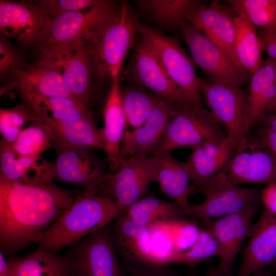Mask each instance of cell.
Here are the masks:
<instances>
[{"label": "cell", "mask_w": 276, "mask_h": 276, "mask_svg": "<svg viewBox=\"0 0 276 276\" xmlns=\"http://www.w3.org/2000/svg\"><path fill=\"white\" fill-rule=\"evenodd\" d=\"M168 265L130 269V276H176Z\"/></svg>", "instance_id": "cell-44"}, {"label": "cell", "mask_w": 276, "mask_h": 276, "mask_svg": "<svg viewBox=\"0 0 276 276\" xmlns=\"http://www.w3.org/2000/svg\"><path fill=\"white\" fill-rule=\"evenodd\" d=\"M251 276H271V275L268 271L262 268L255 272Z\"/></svg>", "instance_id": "cell-49"}, {"label": "cell", "mask_w": 276, "mask_h": 276, "mask_svg": "<svg viewBox=\"0 0 276 276\" xmlns=\"http://www.w3.org/2000/svg\"><path fill=\"white\" fill-rule=\"evenodd\" d=\"M181 32L192 60L206 79L216 84L241 87L248 82L251 75L237 65L196 26L185 21L181 24Z\"/></svg>", "instance_id": "cell-8"}, {"label": "cell", "mask_w": 276, "mask_h": 276, "mask_svg": "<svg viewBox=\"0 0 276 276\" xmlns=\"http://www.w3.org/2000/svg\"><path fill=\"white\" fill-rule=\"evenodd\" d=\"M39 51V62L56 68L74 97L89 108L94 98V75L86 40L54 45Z\"/></svg>", "instance_id": "cell-9"}, {"label": "cell", "mask_w": 276, "mask_h": 276, "mask_svg": "<svg viewBox=\"0 0 276 276\" xmlns=\"http://www.w3.org/2000/svg\"><path fill=\"white\" fill-rule=\"evenodd\" d=\"M238 145L229 138L208 141L192 148L186 162L195 193L223 171L237 150Z\"/></svg>", "instance_id": "cell-21"}, {"label": "cell", "mask_w": 276, "mask_h": 276, "mask_svg": "<svg viewBox=\"0 0 276 276\" xmlns=\"http://www.w3.org/2000/svg\"><path fill=\"white\" fill-rule=\"evenodd\" d=\"M120 4L101 0L90 8L67 12L52 18L39 35V50L86 39L117 13Z\"/></svg>", "instance_id": "cell-7"}, {"label": "cell", "mask_w": 276, "mask_h": 276, "mask_svg": "<svg viewBox=\"0 0 276 276\" xmlns=\"http://www.w3.org/2000/svg\"><path fill=\"white\" fill-rule=\"evenodd\" d=\"M152 227L158 228L168 236L173 247V252L183 251L192 247L196 242L201 229L195 223L187 219L158 224Z\"/></svg>", "instance_id": "cell-39"}, {"label": "cell", "mask_w": 276, "mask_h": 276, "mask_svg": "<svg viewBox=\"0 0 276 276\" xmlns=\"http://www.w3.org/2000/svg\"><path fill=\"white\" fill-rule=\"evenodd\" d=\"M121 213L108 197L83 189L35 244L38 248L59 254L67 246L111 223Z\"/></svg>", "instance_id": "cell-2"}, {"label": "cell", "mask_w": 276, "mask_h": 276, "mask_svg": "<svg viewBox=\"0 0 276 276\" xmlns=\"http://www.w3.org/2000/svg\"><path fill=\"white\" fill-rule=\"evenodd\" d=\"M9 261L13 276H72L68 262L62 255L40 248Z\"/></svg>", "instance_id": "cell-31"}, {"label": "cell", "mask_w": 276, "mask_h": 276, "mask_svg": "<svg viewBox=\"0 0 276 276\" xmlns=\"http://www.w3.org/2000/svg\"><path fill=\"white\" fill-rule=\"evenodd\" d=\"M258 128L255 135L276 158V133L268 128L257 125Z\"/></svg>", "instance_id": "cell-45"}, {"label": "cell", "mask_w": 276, "mask_h": 276, "mask_svg": "<svg viewBox=\"0 0 276 276\" xmlns=\"http://www.w3.org/2000/svg\"><path fill=\"white\" fill-rule=\"evenodd\" d=\"M111 223L63 249L72 276H124L112 241Z\"/></svg>", "instance_id": "cell-6"}, {"label": "cell", "mask_w": 276, "mask_h": 276, "mask_svg": "<svg viewBox=\"0 0 276 276\" xmlns=\"http://www.w3.org/2000/svg\"><path fill=\"white\" fill-rule=\"evenodd\" d=\"M7 80L5 88H16L24 102L41 97L76 99L59 72L39 61L27 69L13 70Z\"/></svg>", "instance_id": "cell-20"}, {"label": "cell", "mask_w": 276, "mask_h": 276, "mask_svg": "<svg viewBox=\"0 0 276 276\" xmlns=\"http://www.w3.org/2000/svg\"><path fill=\"white\" fill-rule=\"evenodd\" d=\"M101 0H40L37 4L51 18L62 14L93 7Z\"/></svg>", "instance_id": "cell-41"}, {"label": "cell", "mask_w": 276, "mask_h": 276, "mask_svg": "<svg viewBox=\"0 0 276 276\" xmlns=\"http://www.w3.org/2000/svg\"><path fill=\"white\" fill-rule=\"evenodd\" d=\"M111 234L119 259L130 269L159 266L154 256L149 228L134 223L122 212L111 223Z\"/></svg>", "instance_id": "cell-18"}, {"label": "cell", "mask_w": 276, "mask_h": 276, "mask_svg": "<svg viewBox=\"0 0 276 276\" xmlns=\"http://www.w3.org/2000/svg\"><path fill=\"white\" fill-rule=\"evenodd\" d=\"M1 34L0 37V78L7 80L11 72L15 69H27L32 64L28 63L14 46Z\"/></svg>", "instance_id": "cell-40"}, {"label": "cell", "mask_w": 276, "mask_h": 276, "mask_svg": "<svg viewBox=\"0 0 276 276\" xmlns=\"http://www.w3.org/2000/svg\"><path fill=\"white\" fill-rule=\"evenodd\" d=\"M276 98V61L267 59L251 75L245 110L244 134L247 136L267 113Z\"/></svg>", "instance_id": "cell-26"}, {"label": "cell", "mask_w": 276, "mask_h": 276, "mask_svg": "<svg viewBox=\"0 0 276 276\" xmlns=\"http://www.w3.org/2000/svg\"><path fill=\"white\" fill-rule=\"evenodd\" d=\"M139 35L152 53L188 103L204 107L197 85L195 65L178 40L147 25L140 24Z\"/></svg>", "instance_id": "cell-4"}, {"label": "cell", "mask_w": 276, "mask_h": 276, "mask_svg": "<svg viewBox=\"0 0 276 276\" xmlns=\"http://www.w3.org/2000/svg\"><path fill=\"white\" fill-rule=\"evenodd\" d=\"M24 103L35 114L36 122L37 118L40 117H45L59 121L82 119L95 121L91 110L75 98L41 97Z\"/></svg>", "instance_id": "cell-33"}, {"label": "cell", "mask_w": 276, "mask_h": 276, "mask_svg": "<svg viewBox=\"0 0 276 276\" xmlns=\"http://www.w3.org/2000/svg\"><path fill=\"white\" fill-rule=\"evenodd\" d=\"M274 266H275V271H276V261L274 262Z\"/></svg>", "instance_id": "cell-51"}, {"label": "cell", "mask_w": 276, "mask_h": 276, "mask_svg": "<svg viewBox=\"0 0 276 276\" xmlns=\"http://www.w3.org/2000/svg\"><path fill=\"white\" fill-rule=\"evenodd\" d=\"M205 276H224L218 269L217 265H210Z\"/></svg>", "instance_id": "cell-48"}, {"label": "cell", "mask_w": 276, "mask_h": 276, "mask_svg": "<svg viewBox=\"0 0 276 276\" xmlns=\"http://www.w3.org/2000/svg\"><path fill=\"white\" fill-rule=\"evenodd\" d=\"M37 122L49 129L52 138V146L85 147L104 152L103 129L99 128L94 120L59 121L40 117L37 118Z\"/></svg>", "instance_id": "cell-28"}, {"label": "cell", "mask_w": 276, "mask_h": 276, "mask_svg": "<svg viewBox=\"0 0 276 276\" xmlns=\"http://www.w3.org/2000/svg\"><path fill=\"white\" fill-rule=\"evenodd\" d=\"M196 0H138L137 8L152 21L170 31H181V24L198 4Z\"/></svg>", "instance_id": "cell-30"}, {"label": "cell", "mask_w": 276, "mask_h": 276, "mask_svg": "<svg viewBox=\"0 0 276 276\" xmlns=\"http://www.w3.org/2000/svg\"><path fill=\"white\" fill-rule=\"evenodd\" d=\"M189 276H194V275H189Z\"/></svg>", "instance_id": "cell-52"}, {"label": "cell", "mask_w": 276, "mask_h": 276, "mask_svg": "<svg viewBox=\"0 0 276 276\" xmlns=\"http://www.w3.org/2000/svg\"><path fill=\"white\" fill-rule=\"evenodd\" d=\"M133 47L126 73L134 86L149 90L168 102L189 105L140 36L136 38Z\"/></svg>", "instance_id": "cell-16"}, {"label": "cell", "mask_w": 276, "mask_h": 276, "mask_svg": "<svg viewBox=\"0 0 276 276\" xmlns=\"http://www.w3.org/2000/svg\"><path fill=\"white\" fill-rule=\"evenodd\" d=\"M156 182V155L121 158L119 169L103 182L96 192L110 198L121 213L146 196Z\"/></svg>", "instance_id": "cell-11"}, {"label": "cell", "mask_w": 276, "mask_h": 276, "mask_svg": "<svg viewBox=\"0 0 276 276\" xmlns=\"http://www.w3.org/2000/svg\"><path fill=\"white\" fill-rule=\"evenodd\" d=\"M276 261V217L263 210L242 252L237 276H251Z\"/></svg>", "instance_id": "cell-22"}, {"label": "cell", "mask_w": 276, "mask_h": 276, "mask_svg": "<svg viewBox=\"0 0 276 276\" xmlns=\"http://www.w3.org/2000/svg\"><path fill=\"white\" fill-rule=\"evenodd\" d=\"M52 18L37 3L0 1V30L22 45H36L38 37Z\"/></svg>", "instance_id": "cell-17"}, {"label": "cell", "mask_w": 276, "mask_h": 276, "mask_svg": "<svg viewBox=\"0 0 276 276\" xmlns=\"http://www.w3.org/2000/svg\"><path fill=\"white\" fill-rule=\"evenodd\" d=\"M259 186L244 187L232 182L222 171L199 192L205 197L201 203L192 205L189 216L202 221L220 218L261 203Z\"/></svg>", "instance_id": "cell-10"}, {"label": "cell", "mask_w": 276, "mask_h": 276, "mask_svg": "<svg viewBox=\"0 0 276 276\" xmlns=\"http://www.w3.org/2000/svg\"><path fill=\"white\" fill-rule=\"evenodd\" d=\"M257 32L264 51L267 52L269 58L276 61V32H268L258 28Z\"/></svg>", "instance_id": "cell-43"}, {"label": "cell", "mask_w": 276, "mask_h": 276, "mask_svg": "<svg viewBox=\"0 0 276 276\" xmlns=\"http://www.w3.org/2000/svg\"><path fill=\"white\" fill-rule=\"evenodd\" d=\"M110 78V87L103 110L102 129L108 171L113 173L120 166V147L127 121L122 102L119 74Z\"/></svg>", "instance_id": "cell-25"}, {"label": "cell", "mask_w": 276, "mask_h": 276, "mask_svg": "<svg viewBox=\"0 0 276 276\" xmlns=\"http://www.w3.org/2000/svg\"><path fill=\"white\" fill-rule=\"evenodd\" d=\"M257 125L264 127L276 133V113H266Z\"/></svg>", "instance_id": "cell-46"}, {"label": "cell", "mask_w": 276, "mask_h": 276, "mask_svg": "<svg viewBox=\"0 0 276 276\" xmlns=\"http://www.w3.org/2000/svg\"><path fill=\"white\" fill-rule=\"evenodd\" d=\"M227 137L223 127L204 107L171 102L168 121L155 154Z\"/></svg>", "instance_id": "cell-5"}, {"label": "cell", "mask_w": 276, "mask_h": 276, "mask_svg": "<svg viewBox=\"0 0 276 276\" xmlns=\"http://www.w3.org/2000/svg\"><path fill=\"white\" fill-rule=\"evenodd\" d=\"M0 178L27 185H41L54 178V163L41 156H18L12 145L0 140Z\"/></svg>", "instance_id": "cell-24"}, {"label": "cell", "mask_w": 276, "mask_h": 276, "mask_svg": "<svg viewBox=\"0 0 276 276\" xmlns=\"http://www.w3.org/2000/svg\"><path fill=\"white\" fill-rule=\"evenodd\" d=\"M223 171L237 185L267 186L276 183V158L255 134L248 135Z\"/></svg>", "instance_id": "cell-13"}, {"label": "cell", "mask_w": 276, "mask_h": 276, "mask_svg": "<svg viewBox=\"0 0 276 276\" xmlns=\"http://www.w3.org/2000/svg\"><path fill=\"white\" fill-rule=\"evenodd\" d=\"M236 15L237 13L228 6L219 1L214 0L209 5L200 1L189 15L187 21L202 31L237 65L242 68L235 52Z\"/></svg>", "instance_id": "cell-19"}, {"label": "cell", "mask_w": 276, "mask_h": 276, "mask_svg": "<svg viewBox=\"0 0 276 276\" xmlns=\"http://www.w3.org/2000/svg\"><path fill=\"white\" fill-rule=\"evenodd\" d=\"M268 112L276 113V98L270 103L268 109Z\"/></svg>", "instance_id": "cell-50"}, {"label": "cell", "mask_w": 276, "mask_h": 276, "mask_svg": "<svg viewBox=\"0 0 276 276\" xmlns=\"http://www.w3.org/2000/svg\"><path fill=\"white\" fill-rule=\"evenodd\" d=\"M121 98L127 124L133 129L142 125L163 98L153 93L133 86L121 89Z\"/></svg>", "instance_id": "cell-34"}, {"label": "cell", "mask_w": 276, "mask_h": 276, "mask_svg": "<svg viewBox=\"0 0 276 276\" xmlns=\"http://www.w3.org/2000/svg\"><path fill=\"white\" fill-rule=\"evenodd\" d=\"M56 156L54 179L57 181L97 192L112 173L106 170V158L99 157L93 148L52 146Z\"/></svg>", "instance_id": "cell-12"}, {"label": "cell", "mask_w": 276, "mask_h": 276, "mask_svg": "<svg viewBox=\"0 0 276 276\" xmlns=\"http://www.w3.org/2000/svg\"><path fill=\"white\" fill-rule=\"evenodd\" d=\"M36 122V116L25 103L17 104L12 108L0 109V132L2 139L13 144L26 124Z\"/></svg>", "instance_id": "cell-38"}, {"label": "cell", "mask_w": 276, "mask_h": 276, "mask_svg": "<svg viewBox=\"0 0 276 276\" xmlns=\"http://www.w3.org/2000/svg\"><path fill=\"white\" fill-rule=\"evenodd\" d=\"M197 85L209 110L238 145L245 138L244 124L248 91L198 78Z\"/></svg>", "instance_id": "cell-14"}, {"label": "cell", "mask_w": 276, "mask_h": 276, "mask_svg": "<svg viewBox=\"0 0 276 276\" xmlns=\"http://www.w3.org/2000/svg\"><path fill=\"white\" fill-rule=\"evenodd\" d=\"M225 3L256 28L276 32V0H228Z\"/></svg>", "instance_id": "cell-36"}, {"label": "cell", "mask_w": 276, "mask_h": 276, "mask_svg": "<svg viewBox=\"0 0 276 276\" xmlns=\"http://www.w3.org/2000/svg\"><path fill=\"white\" fill-rule=\"evenodd\" d=\"M261 204L220 218L202 221L204 227L211 230L218 242L220 262L217 267L224 276H233L235 259L243 242L251 234L254 226L252 219Z\"/></svg>", "instance_id": "cell-15"}, {"label": "cell", "mask_w": 276, "mask_h": 276, "mask_svg": "<svg viewBox=\"0 0 276 276\" xmlns=\"http://www.w3.org/2000/svg\"><path fill=\"white\" fill-rule=\"evenodd\" d=\"M0 276H13L10 261L0 251Z\"/></svg>", "instance_id": "cell-47"}, {"label": "cell", "mask_w": 276, "mask_h": 276, "mask_svg": "<svg viewBox=\"0 0 276 276\" xmlns=\"http://www.w3.org/2000/svg\"><path fill=\"white\" fill-rule=\"evenodd\" d=\"M140 22L136 12L121 2L114 16L90 35L86 44L94 77L99 80L118 74L127 53L139 34Z\"/></svg>", "instance_id": "cell-3"}, {"label": "cell", "mask_w": 276, "mask_h": 276, "mask_svg": "<svg viewBox=\"0 0 276 276\" xmlns=\"http://www.w3.org/2000/svg\"><path fill=\"white\" fill-rule=\"evenodd\" d=\"M235 22V55L240 65L251 76L262 64L264 49L254 25L237 14Z\"/></svg>", "instance_id": "cell-32"}, {"label": "cell", "mask_w": 276, "mask_h": 276, "mask_svg": "<svg viewBox=\"0 0 276 276\" xmlns=\"http://www.w3.org/2000/svg\"><path fill=\"white\" fill-rule=\"evenodd\" d=\"M156 182L160 192L178 204L189 216L190 195L195 194L186 162L176 159L171 151L155 154Z\"/></svg>", "instance_id": "cell-27"}, {"label": "cell", "mask_w": 276, "mask_h": 276, "mask_svg": "<svg viewBox=\"0 0 276 276\" xmlns=\"http://www.w3.org/2000/svg\"><path fill=\"white\" fill-rule=\"evenodd\" d=\"M170 103L162 99L142 125L132 130L126 129L121 144V158L145 157L156 153L168 121Z\"/></svg>", "instance_id": "cell-23"}, {"label": "cell", "mask_w": 276, "mask_h": 276, "mask_svg": "<svg viewBox=\"0 0 276 276\" xmlns=\"http://www.w3.org/2000/svg\"><path fill=\"white\" fill-rule=\"evenodd\" d=\"M49 129L40 123L33 122L24 128L12 144L16 154L22 156H39L52 147Z\"/></svg>", "instance_id": "cell-37"}, {"label": "cell", "mask_w": 276, "mask_h": 276, "mask_svg": "<svg viewBox=\"0 0 276 276\" xmlns=\"http://www.w3.org/2000/svg\"><path fill=\"white\" fill-rule=\"evenodd\" d=\"M123 213L134 223L148 228L155 225L186 219L183 209L171 200L146 196Z\"/></svg>", "instance_id": "cell-29"}, {"label": "cell", "mask_w": 276, "mask_h": 276, "mask_svg": "<svg viewBox=\"0 0 276 276\" xmlns=\"http://www.w3.org/2000/svg\"><path fill=\"white\" fill-rule=\"evenodd\" d=\"M219 247L212 232L208 228L200 229L195 244L187 250L172 252L160 261L162 265L178 264L194 266L213 257H219Z\"/></svg>", "instance_id": "cell-35"}, {"label": "cell", "mask_w": 276, "mask_h": 276, "mask_svg": "<svg viewBox=\"0 0 276 276\" xmlns=\"http://www.w3.org/2000/svg\"><path fill=\"white\" fill-rule=\"evenodd\" d=\"M260 200L264 209L276 217V183L266 186L261 189Z\"/></svg>", "instance_id": "cell-42"}, {"label": "cell", "mask_w": 276, "mask_h": 276, "mask_svg": "<svg viewBox=\"0 0 276 276\" xmlns=\"http://www.w3.org/2000/svg\"><path fill=\"white\" fill-rule=\"evenodd\" d=\"M81 190L54 182L27 185L0 178L1 251L9 261L35 243L73 203Z\"/></svg>", "instance_id": "cell-1"}]
</instances>
